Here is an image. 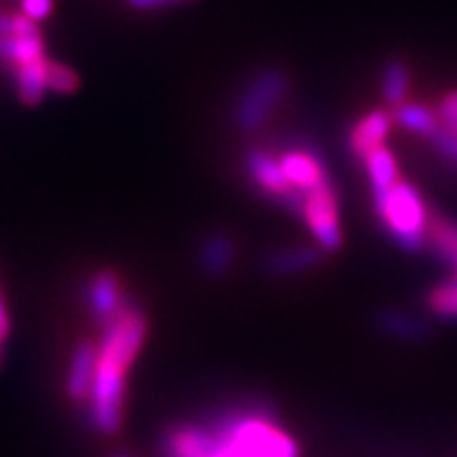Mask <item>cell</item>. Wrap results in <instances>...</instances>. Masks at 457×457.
Masks as SVG:
<instances>
[{
    "instance_id": "obj_1",
    "label": "cell",
    "mask_w": 457,
    "mask_h": 457,
    "mask_svg": "<svg viewBox=\"0 0 457 457\" xmlns=\"http://www.w3.org/2000/svg\"><path fill=\"white\" fill-rule=\"evenodd\" d=\"M163 457H299V445L264 406H241L208 422H182L162 439Z\"/></svg>"
},
{
    "instance_id": "obj_2",
    "label": "cell",
    "mask_w": 457,
    "mask_h": 457,
    "mask_svg": "<svg viewBox=\"0 0 457 457\" xmlns=\"http://www.w3.org/2000/svg\"><path fill=\"white\" fill-rule=\"evenodd\" d=\"M147 338V318L129 301L120 313L101 325V341L96 357V373L91 386L87 411L89 422L98 432H120L124 420L127 373L133 367Z\"/></svg>"
},
{
    "instance_id": "obj_3",
    "label": "cell",
    "mask_w": 457,
    "mask_h": 457,
    "mask_svg": "<svg viewBox=\"0 0 457 457\" xmlns=\"http://www.w3.org/2000/svg\"><path fill=\"white\" fill-rule=\"evenodd\" d=\"M373 204H376L380 222L399 243V247L409 253H418L420 247H425L429 212L420 192L411 182L399 178L387 189L373 192Z\"/></svg>"
},
{
    "instance_id": "obj_4",
    "label": "cell",
    "mask_w": 457,
    "mask_h": 457,
    "mask_svg": "<svg viewBox=\"0 0 457 457\" xmlns=\"http://www.w3.org/2000/svg\"><path fill=\"white\" fill-rule=\"evenodd\" d=\"M289 78L280 68H264L250 78L234 105V124L243 133H257L271 120L278 103L287 96Z\"/></svg>"
},
{
    "instance_id": "obj_5",
    "label": "cell",
    "mask_w": 457,
    "mask_h": 457,
    "mask_svg": "<svg viewBox=\"0 0 457 457\" xmlns=\"http://www.w3.org/2000/svg\"><path fill=\"white\" fill-rule=\"evenodd\" d=\"M295 215L303 220L311 236L315 238V245L322 247L325 253H337L341 247V212H338L337 187L331 178L308 192H299V205H296Z\"/></svg>"
},
{
    "instance_id": "obj_6",
    "label": "cell",
    "mask_w": 457,
    "mask_h": 457,
    "mask_svg": "<svg viewBox=\"0 0 457 457\" xmlns=\"http://www.w3.org/2000/svg\"><path fill=\"white\" fill-rule=\"evenodd\" d=\"M85 296L91 318L96 320L98 325H105L110 318H114L129 303L120 276L114 271H108V269H103V271L94 273L89 278Z\"/></svg>"
},
{
    "instance_id": "obj_7",
    "label": "cell",
    "mask_w": 457,
    "mask_h": 457,
    "mask_svg": "<svg viewBox=\"0 0 457 457\" xmlns=\"http://www.w3.org/2000/svg\"><path fill=\"white\" fill-rule=\"evenodd\" d=\"M278 162H280V169H283L287 182L296 192H308L329 178L322 157L308 147H287L280 152Z\"/></svg>"
},
{
    "instance_id": "obj_8",
    "label": "cell",
    "mask_w": 457,
    "mask_h": 457,
    "mask_svg": "<svg viewBox=\"0 0 457 457\" xmlns=\"http://www.w3.org/2000/svg\"><path fill=\"white\" fill-rule=\"evenodd\" d=\"M245 170L250 175V180L266 194L276 199L278 204H287L289 196H292V185L285 178L283 169H280V162L278 157H273L271 152L262 150V147H253L247 150L245 154Z\"/></svg>"
},
{
    "instance_id": "obj_9",
    "label": "cell",
    "mask_w": 457,
    "mask_h": 457,
    "mask_svg": "<svg viewBox=\"0 0 457 457\" xmlns=\"http://www.w3.org/2000/svg\"><path fill=\"white\" fill-rule=\"evenodd\" d=\"M395 117L387 110H371L353 124L348 133V147L355 157L364 159L380 145H386Z\"/></svg>"
},
{
    "instance_id": "obj_10",
    "label": "cell",
    "mask_w": 457,
    "mask_h": 457,
    "mask_svg": "<svg viewBox=\"0 0 457 457\" xmlns=\"http://www.w3.org/2000/svg\"><path fill=\"white\" fill-rule=\"evenodd\" d=\"M96 357L98 345L91 341L78 343V348L72 350L66 378V392L72 402L85 403L89 399L91 386H94V373H96Z\"/></svg>"
},
{
    "instance_id": "obj_11",
    "label": "cell",
    "mask_w": 457,
    "mask_h": 457,
    "mask_svg": "<svg viewBox=\"0 0 457 457\" xmlns=\"http://www.w3.org/2000/svg\"><path fill=\"white\" fill-rule=\"evenodd\" d=\"M325 250L320 245H299L285 247V250H273L264 257V271L271 276H292V273H303L308 269L322 264Z\"/></svg>"
},
{
    "instance_id": "obj_12",
    "label": "cell",
    "mask_w": 457,
    "mask_h": 457,
    "mask_svg": "<svg viewBox=\"0 0 457 457\" xmlns=\"http://www.w3.org/2000/svg\"><path fill=\"white\" fill-rule=\"evenodd\" d=\"M236 245L224 231L208 234L201 241L199 247V266L204 269L205 276L220 278L234 266Z\"/></svg>"
},
{
    "instance_id": "obj_13",
    "label": "cell",
    "mask_w": 457,
    "mask_h": 457,
    "mask_svg": "<svg viewBox=\"0 0 457 457\" xmlns=\"http://www.w3.org/2000/svg\"><path fill=\"white\" fill-rule=\"evenodd\" d=\"M425 245L432 250L434 257L457 271V220L445 215L429 217L428 243Z\"/></svg>"
},
{
    "instance_id": "obj_14",
    "label": "cell",
    "mask_w": 457,
    "mask_h": 457,
    "mask_svg": "<svg viewBox=\"0 0 457 457\" xmlns=\"http://www.w3.org/2000/svg\"><path fill=\"white\" fill-rule=\"evenodd\" d=\"M47 63L49 59L29 61V63H21V66L14 68V82H17V94L21 98L24 105H37L43 101L47 87Z\"/></svg>"
},
{
    "instance_id": "obj_15",
    "label": "cell",
    "mask_w": 457,
    "mask_h": 457,
    "mask_svg": "<svg viewBox=\"0 0 457 457\" xmlns=\"http://www.w3.org/2000/svg\"><path fill=\"white\" fill-rule=\"evenodd\" d=\"M392 117H395V124H399V127L411 133H418L422 138H429L441 127L439 112L422 105V103H402V105L395 108Z\"/></svg>"
},
{
    "instance_id": "obj_16",
    "label": "cell",
    "mask_w": 457,
    "mask_h": 457,
    "mask_svg": "<svg viewBox=\"0 0 457 457\" xmlns=\"http://www.w3.org/2000/svg\"><path fill=\"white\" fill-rule=\"evenodd\" d=\"M361 162H364V169H367L371 194L380 192V189H387V187H392L399 180L397 159H395V154L387 150L386 145H380L373 152H369Z\"/></svg>"
},
{
    "instance_id": "obj_17",
    "label": "cell",
    "mask_w": 457,
    "mask_h": 457,
    "mask_svg": "<svg viewBox=\"0 0 457 457\" xmlns=\"http://www.w3.org/2000/svg\"><path fill=\"white\" fill-rule=\"evenodd\" d=\"M380 329L390 334V337L406 338V341H418L429 334V325L418 315L403 313V311H386L378 318Z\"/></svg>"
},
{
    "instance_id": "obj_18",
    "label": "cell",
    "mask_w": 457,
    "mask_h": 457,
    "mask_svg": "<svg viewBox=\"0 0 457 457\" xmlns=\"http://www.w3.org/2000/svg\"><path fill=\"white\" fill-rule=\"evenodd\" d=\"M411 89V72L403 61H390L383 68V78H380V91H383V101L390 108H397L406 103Z\"/></svg>"
},
{
    "instance_id": "obj_19",
    "label": "cell",
    "mask_w": 457,
    "mask_h": 457,
    "mask_svg": "<svg viewBox=\"0 0 457 457\" xmlns=\"http://www.w3.org/2000/svg\"><path fill=\"white\" fill-rule=\"evenodd\" d=\"M429 313L441 320H457V280L441 283L428 292L425 299Z\"/></svg>"
},
{
    "instance_id": "obj_20",
    "label": "cell",
    "mask_w": 457,
    "mask_h": 457,
    "mask_svg": "<svg viewBox=\"0 0 457 457\" xmlns=\"http://www.w3.org/2000/svg\"><path fill=\"white\" fill-rule=\"evenodd\" d=\"M47 87L56 94H72V91L79 87L78 72L72 68L63 66V63H56V61H49L47 63Z\"/></svg>"
},
{
    "instance_id": "obj_21",
    "label": "cell",
    "mask_w": 457,
    "mask_h": 457,
    "mask_svg": "<svg viewBox=\"0 0 457 457\" xmlns=\"http://www.w3.org/2000/svg\"><path fill=\"white\" fill-rule=\"evenodd\" d=\"M428 140L434 145V150L439 152L441 157L451 163L453 169H457V136L455 133H451L448 129L444 127V124H441V127L436 129V131H434Z\"/></svg>"
},
{
    "instance_id": "obj_22",
    "label": "cell",
    "mask_w": 457,
    "mask_h": 457,
    "mask_svg": "<svg viewBox=\"0 0 457 457\" xmlns=\"http://www.w3.org/2000/svg\"><path fill=\"white\" fill-rule=\"evenodd\" d=\"M436 112H439L441 117V124L457 136V89L448 91V94L441 98Z\"/></svg>"
},
{
    "instance_id": "obj_23",
    "label": "cell",
    "mask_w": 457,
    "mask_h": 457,
    "mask_svg": "<svg viewBox=\"0 0 457 457\" xmlns=\"http://www.w3.org/2000/svg\"><path fill=\"white\" fill-rule=\"evenodd\" d=\"M52 7H54V0H21V10L33 21L47 19L49 12H52Z\"/></svg>"
},
{
    "instance_id": "obj_24",
    "label": "cell",
    "mask_w": 457,
    "mask_h": 457,
    "mask_svg": "<svg viewBox=\"0 0 457 457\" xmlns=\"http://www.w3.org/2000/svg\"><path fill=\"white\" fill-rule=\"evenodd\" d=\"M7 334H10V318H7L5 303H3V295H0V343L5 341Z\"/></svg>"
},
{
    "instance_id": "obj_25",
    "label": "cell",
    "mask_w": 457,
    "mask_h": 457,
    "mask_svg": "<svg viewBox=\"0 0 457 457\" xmlns=\"http://www.w3.org/2000/svg\"><path fill=\"white\" fill-rule=\"evenodd\" d=\"M170 3H173V5H178V3H182V0H170Z\"/></svg>"
},
{
    "instance_id": "obj_26",
    "label": "cell",
    "mask_w": 457,
    "mask_h": 457,
    "mask_svg": "<svg viewBox=\"0 0 457 457\" xmlns=\"http://www.w3.org/2000/svg\"><path fill=\"white\" fill-rule=\"evenodd\" d=\"M114 457H129V455H114Z\"/></svg>"
}]
</instances>
